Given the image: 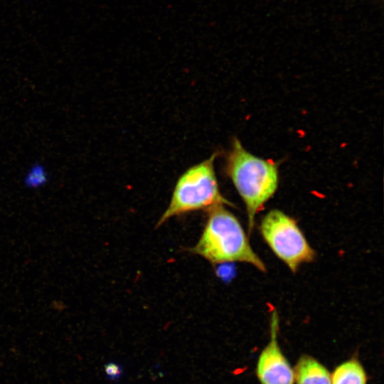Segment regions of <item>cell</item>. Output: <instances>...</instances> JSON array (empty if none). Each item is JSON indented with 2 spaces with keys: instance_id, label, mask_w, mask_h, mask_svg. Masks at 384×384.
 Listing matches in <instances>:
<instances>
[{
  "instance_id": "cell-1",
  "label": "cell",
  "mask_w": 384,
  "mask_h": 384,
  "mask_svg": "<svg viewBox=\"0 0 384 384\" xmlns=\"http://www.w3.org/2000/svg\"><path fill=\"white\" fill-rule=\"evenodd\" d=\"M207 213L202 233L189 251L214 265L245 262L265 272V263L251 247L237 217L224 205L215 206Z\"/></svg>"
},
{
  "instance_id": "cell-2",
  "label": "cell",
  "mask_w": 384,
  "mask_h": 384,
  "mask_svg": "<svg viewBox=\"0 0 384 384\" xmlns=\"http://www.w3.org/2000/svg\"><path fill=\"white\" fill-rule=\"evenodd\" d=\"M225 170L245 204L251 233L255 215L277 191V166L270 160L252 154L234 138L226 157Z\"/></svg>"
},
{
  "instance_id": "cell-3",
  "label": "cell",
  "mask_w": 384,
  "mask_h": 384,
  "mask_svg": "<svg viewBox=\"0 0 384 384\" xmlns=\"http://www.w3.org/2000/svg\"><path fill=\"white\" fill-rule=\"evenodd\" d=\"M218 152L188 168L178 178L168 207L157 221L156 228L170 218L188 213L206 210L220 205L233 206L221 193L214 163Z\"/></svg>"
},
{
  "instance_id": "cell-4",
  "label": "cell",
  "mask_w": 384,
  "mask_h": 384,
  "mask_svg": "<svg viewBox=\"0 0 384 384\" xmlns=\"http://www.w3.org/2000/svg\"><path fill=\"white\" fill-rule=\"evenodd\" d=\"M260 230L272 251L292 272L314 260L316 253L296 220L284 212L277 209L268 212Z\"/></svg>"
},
{
  "instance_id": "cell-5",
  "label": "cell",
  "mask_w": 384,
  "mask_h": 384,
  "mask_svg": "<svg viewBox=\"0 0 384 384\" xmlns=\"http://www.w3.org/2000/svg\"><path fill=\"white\" fill-rule=\"evenodd\" d=\"M279 316L272 313L270 340L261 352L257 366V375L261 384H294V375L289 363L282 353L277 341Z\"/></svg>"
},
{
  "instance_id": "cell-6",
  "label": "cell",
  "mask_w": 384,
  "mask_h": 384,
  "mask_svg": "<svg viewBox=\"0 0 384 384\" xmlns=\"http://www.w3.org/2000/svg\"><path fill=\"white\" fill-rule=\"evenodd\" d=\"M297 384H331L329 370L310 356L299 359L294 371Z\"/></svg>"
},
{
  "instance_id": "cell-7",
  "label": "cell",
  "mask_w": 384,
  "mask_h": 384,
  "mask_svg": "<svg viewBox=\"0 0 384 384\" xmlns=\"http://www.w3.org/2000/svg\"><path fill=\"white\" fill-rule=\"evenodd\" d=\"M331 384H366V372L356 359L347 361L334 371Z\"/></svg>"
},
{
  "instance_id": "cell-8",
  "label": "cell",
  "mask_w": 384,
  "mask_h": 384,
  "mask_svg": "<svg viewBox=\"0 0 384 384\" xmlns=\"http://www.w3.org/2000/svg\"><path fill=\"white\" fill-rule=\"evenodd\" d=\"M47 181L46 171L41 165H36L31 168L26 177V184L31 188L42 186Z\"/></svg>"
},
{
  "instance_id": "cell-9",
  "label": "cell",
  "mask_w": 384,
  "mask_h": 384,
  "mask_svg": "<svg viewBox=\"0 0 384 384\" xmlns=\"http://www.w3.org/2000/svg\"><path fill=\"white\" fill-rule=\"evenodd\" d=\"M106 375L111 379H115L121 374L119 366L115 363H108L105 367Z\"/></svg>"
}]
</instances>
